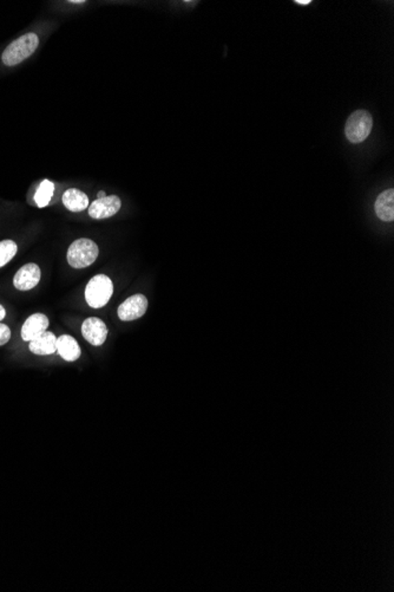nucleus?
<instances>
[{
	"label": "nucleus",
	"instance_id": "1",
	"mask_svg": "<svg viewBox=\"0 0 394 592\" xmlns=\"http://www.w3.org/2000/svg\"><path fill=\"white\" fill-rule=\"evenodd\" d=\"M39 45L38 36L36 34H26L16 39L5 49L1 60L8 67H14L34 54Z\"/></svg>",
	"mask_w": 394,
	"mask_h": 592
},
{
	"label": "nucleus",
	"instance_id": "2",
	"mask_svg": "<svg viewBox=\"0 0 394 592\" xmlns=\"http://www.w3.org/2000/svg\"><path fill=\"white\" fill-rule=\"evenodd\" d=\"M99 254L97 244L91 239L82 238L75 240L68 250L66 259L73 269H85L94 264Z\"/></svg>",
	"mask_w": 394,
	"mask_h": 592
},
{
	"label": "nucleus",
	"instance_id": "3",
	"mask_svg": "<svg viewBox=\"0 0 394 592\" xmlns=\"http://www.w3.org/2000/svg\"><path fill=\"white\" fill-rule=\"evenodd\" d=\"M114 294V284L106 274H97L90 279L85 287V299L94 309L106 307Z\"/></svg>",
	"mask_w": 394,
	"mask_h": 592
},
{
	"label": "nucleus",
	"instance_id": "4",
	"mask_svg": "<svg viewBox=\"0 0 394 592\" xmlns=\"http://www.w3.org/2000/svg\"><path fill=\"white\" fill-rule=\"evenodd\" d=\"M373 127V119L369 111L356 110L349 116L345 126V135L352 143L366 140Z\"/></svg>",
	"mask_w": 394,
	"mask_h": 592
},
{
	"label": "nucleus",
	"instance_id": "5",
	"mask_svg": "<svg viewBox=\"0 0 394 592\" xmlns=\"http://www.w3.org/2000/svg\"><path fill=\"white\" fill-rule=\"evenodd\" d=\"M148 309V299L143 294H135L122 303L119 307V320L132 322L145 315Z\"/></svg>",
	"mask_w": 394,
	"mask_h": 592
},
{
	"label": "nucleus",
	"instance_id": "6",
	"mask_svg": "<svg viewBox=\"0 0 394 592\" xmlns=\"http://www.w3.org/2000/svg\"><path fill=\"white\" fill-rule=\"evenodd\" d=\"M122 206V201L117 196H109L102 199H97L91 202L89 207V215L96 220L108 219L119 213Z\"/></svg>",
	"mask_w": 394,
	"mask_h": 592
},
{
	"label": "nucleus",
	"instance_id": "7",
	"mask_svg": "<svg viewBox=\"0 0 394 592\" xmlns=\"http://www.w3.org/2000/svg\"><path fill=\"white\" fill-rule=\"evenodd\" d=\"M40 281V269L37 264L29 263L21 266L13 278V285L19 291L32 290Z\"/></svg>",
	"mask_w": 394,
	"mask_h": 592
},
{
	"label": "nucleus",
	"instance_id": "8",
	"mask_svg": "<svg viewBox=\"0 0 394 592\" xmlns=\"http://www.w3.org/2000/svg\"><path fill=\"white\" fill-rule=\"evenodd\" d=\"M82 335L90 344L101 346L104 344L108 337V328L106 323L97 317H90L82 325Z\"/></svg>",
	"mask_w": 394,
	"mask_h": 592
},
{
	"label": "nucleus",
	"instance_id": "9",
	"mask_svg": "<svg viewBox=\"0 0 394 592\" xmlns=\"http://www.w3.org/2000/svg\"><path fill=\"white\" fill-rule=\"evenodd\" d=\"M49 324H50L49 318L44 313H34L30 316L21 328V338L25 342L34 341V338L47 331Z\"/></svg>",
	"mask_w": 394,
	"mask_h": 592
},
{
	"label": "nucleus",
	"instance_id": "10",
	"mask_svg": "<svg viewBox=\"0 0 394 592\" xmlns=\"http://www.w3.org/2000/svg\"><path fill=\"white\" fill-rule=\"evenodd\" d=\"M375 214L382 222H391L394 220V189H387L378 196L375 205Z\"/></svg>",
	"mask_w": 394,
	"mask_h": 592
},
{
	"label": "nucleus",
	"instance_id": "11",
	"mask_svg": "<svg viewBox=\"0 0 394 592\" xmlns=\"http://www.w3.org/2000/svg\"><path fill=\"white\" fill-rule=\"evenodd\" d=\"M57 351L66 362H75L82 355L81 346L70 335H62L57 338Z\"/></svg>",
	"mask_w": 394,
	"mask_h": 592
},
{
	"label": "nucleus",
	"instance_id": "12",
	"mask_svg": "<svg viewBox=\"0 0 394 592\" xmlns=\"http://www.w3.org/2000/svg\"><path fill=\"white\" fill-rule=\"evenodd\" d=\"M29 348L32 354L38 356L55 354L57 351V337L50 331H45L40 336L34 338V341H31Z\"/></svg>",
	"mask_w": 394,
	"mask_h": 592
},
{
	"label": "nucleus",
	"instance_id": "13",
	"mask_svg": "<svg viewBox=\"0 0 394 592\" xmlns=\"http://www.w3.org/2000/svg\"><path fill=\"white\" fill-rule=\"evenodd\" d=\"M63 205L73 213H79L89 206V198L77 188H70L63 194Z\"/></svg>",
	"mask_w": 394,
	"mask_h": 592
},
{
	"label": "nucleus",
	"instance_id": "14",
	"mask_svg": "<svg viewBox=\"0 0 394 592\" xmlns=\"http://www.w3.org/2000/svg\"><path fill=\"white\" fill-rule=\"evenodd\" d=\"M53 192H55V185H53V182H51L50 180H44V181H42V183L39 185L37 192L34 194L36 205L40 207V209L49 205L50 201H51L52 196H53Z\"/></svg>",
	"mask_w": 394,
	"mask_h": 592
},
{
	"label": "nucleus",
	"instance_id": "15",
	"mask_svg": "<svg viewBox=\"0 0 394 592\" xmlns=\"http://www.w3.org/2000/svg\"><path fill=\"white\" fill-rule=\"evenodd\" d=\"M17 244L13 240H3L0 241V268H3L17 254Z\"/></svg>",
	"mask_w": 394,
	"mask_h": 592
},
{
	"label": "nucleus",
	"instance_id": "16",
	"mask_svg": "<svg viewBox=\"0 0 394 592\" xmlns=\"http://www.w3.org/2000/svg\"><path fill=\"white\" fill-rule=\"evenodd\" d=\"M11 340V330L8 325L0 323V346L6 344Z\"/></svg>",
	"mask_w": 394,
	"mask_h": 592
},
{
	"label": "nucleus",
	"instance_id": "17",
	"mask_svg": "<svg viewBox=\"0 0 394 592\" xmlns=\"http://www.w3.org/2000/svg\"><path fill=\"white\" fill-rule=\"evenodd\" d=\"M5 316H6V311H5L4 307H3V305H0V322L4 320Z\"/></svg>",
	"mask_w": 394,
	"mask_h": 592
},
{
	"label": "nucleus",
	"instance_id": "18",
	"mask_svg": "<svg viewBox=\"0 0 394 592\" xmlns=\"http://www.w3.org/2000/svg\"><path fill=\"white\" fill-rule=\"evenodd\" d=\"M295 3L299 5H308L310 4V0H295Z\"/></svg>",
	"mask_w": 394,
	"mask_h": 592
},
{
	"label": "nucleus",
	"instance_id": "19",
	"mask_svg": "<svg viewBox=\"0 0 394 592\" xmlns=\"http://www.w3.org/2000/svg\"><path fill=\"white\" fill-rule=\"evenodd\" d=\"M106 192H99L98 193V199H102V198H106Z\"/></svg>",
	"mask_w": 394,
	"mask_h": 592
},
{
	"label": "nucleus",
	"instance_id": "20",
	"mask_svg": "<svg viewBox=\"0 0 394 592\" xmlns=\"http://www.w3.org/2000/svg\"><path fill=\"white\" fill-rule=\"evenodd\" d=\"M71 4H84V0H81V1H70Z\"/></svg>",
	"mask_w": 394,
	"mask_h": 592
}]
</instances>
